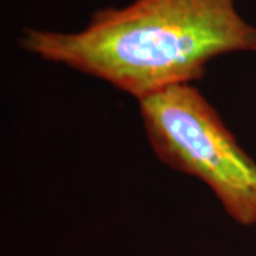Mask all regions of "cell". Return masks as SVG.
<instances>
[{
	"label": "cell",
	"mask_w": 256,
	"mask_h": 256,
	"mask_svg": "<svg viewBox=\"0 0 256 256\" xmlns=\"http://www.w3.org/2000/svg\"><path fill=\"white\" fill-rule=\"evenodd\" d=\"M138 102L158 160L206 184L238 224H256V162L201 92L180 84Z\"/></svg>",
	"instance_id": "7a4b0ae2"
},
{
	"label": "cell",
	"mask_w": 256,
	"mask_h": 256,
	"mask_svg": "<svg viewBox=\"0 0 256 256\" xmlns=\"http://www.w3.org/2000/svg\"><path fill=\"white\" fill-rule=\"evenodd\" d=\"M236 0H134L92 13L73 33L26 28L22 48L100 78L138 101L202 80L210 60L256 53V28Z\"/></svg>",
	"instance_id": "6da1fadb"
}]
</instances>
